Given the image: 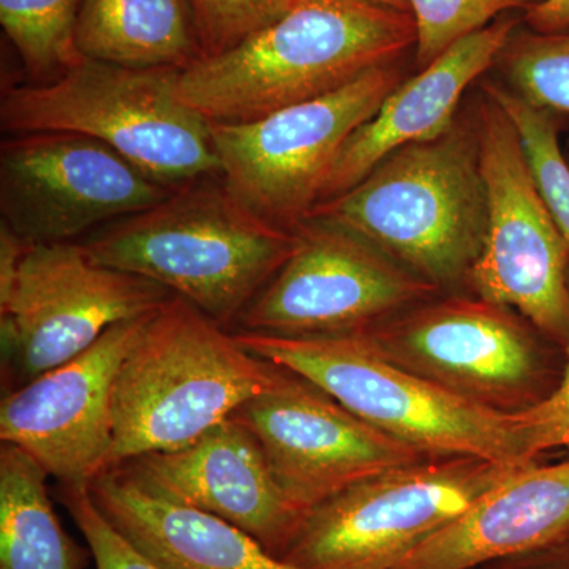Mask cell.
<instances>
[{
	"instance_id": "cell-3",
	"label": "cell",
	"mask_w": 569,
	"mask_h": 569,
	"mask_svg": "<svg viewBox=\"0 0 569 569\" xmlns=\"http://www.w3.org/2000/svg\"><path fill=\"white\" fill-rule=\"evenodd\" d=\"M78 242L97 263L162 284L233 331L293 252L296 231L254 216L222 176H208Z\"/></svg>"
},
{
	"instance_id": "cell-7",
	"label": "cell",
	"mask_w": 569,
	"mask_h": 569,
	"mask_svg": "<svg viewBox=\"0 0 569 569\" xmlns=\"http://www.w3.org/2000/svg\"><path fill=\"white\" fill-rule=\"evenodd\" d=\"M385 358L497 413L539 406L563 378L567 350L509 307L441 293L361 332Z\"/></svg>"
},
{
	"instance_id": "cell-10",
	"label": "cell",
	"mask_w": 569,
	"mask_h": 569,
	"mask_svg": "<svg viewBox=\"0 0 569 569\" xmlns=\"http://www.w3.org/2000/svg\"><path fill=\"white\" fill-rule=\"evenodd\" d=\"M477 114L488 233L468 293L516 310L567 350L568 242L539 190L518 127L482 88Z\"/></svg>"
},
{
	"instance_id": "cell-17",
	"label": "cell",
	"mask_w": 569,
	"mask_h": 569,
	"mask_svg": "<svg viewBox=\"0 0 569 569\" xmlns=\"http://www.w3.org/2000/svg\"><path fill=\"white\" fill-rule=\"evenodd\" d=\"M520 22L522 14H503L397 86L373 118L348 138L326 179L320 203L353 189L389 153L448 130L468 88L492 70Z\"/></svg>"
},
{
	"instance_id": "cell-32",
	"label": "cell",
	"mask_w": 569,
	"mask_h": 569,
	"mask_svg": "<svg viewBox=\"0 0 569 569\" xmlns=\"http://www.w3.org/2000/svg\"><path fill=\"white\" fill-rule=\"evenodd\" d=\"M565 153H567V159H568V162H569V141H568V144H567V151H565Z\"/></svg>"
},
{
	"instance_id": "cell-13",
	"label": "cell",
	"mask_w": 569,
	"mask_h": 569,
	"mask_svg": "<svg viewBox=\"0 0 569 569\" xmlns=\"http://www.w3.org/2000/svg\"><path fill=\"white\" fill-rule=\"evenodd\" d=\"M170 193L84 134H9L0 144V222L31 246L78 242Z\"/></svg>"
},
{
	"instance_id": "cell-12",
	"label": "cell",
	"mask_w": 569,
	"mask_h": 569,
	"mask_svg": "<svg viewBox=\"0 0 569 569\" xmlns=\"http://www.w3.org/2000/svg\"><path fill=\"white\" fill-rule=\"evenodd\" d=\"M296 246L233 331L337 337L369 331L441 295L365 239L317 219L296 228Z\"/></svg>"
},
{
	"instance_id": "cell-11",
	"label": "cell",
	"mask_w": 569,
	"mask_h": 569,
	"mask_svg": "<svg viewBox=\"0 0 569 569\" xmlns=\"http://www.w3.org/2000/svg\"><path fill=\"white\" fill-rule=\"evenodd\" d=\"M170 291L97 263L81 242L28 246L0 288L2 378L7 392L88 350L112 328L152 312Z\"/></svg>"
},
{
	"instance_id": "cell-4",
	"label": "cell",
	"mask_w": 569,
	"mask_h": 569,
	"mask_svg": "<svg viewBox=\"0 0 569 569\" xmlns=\"http://www.w3.org/2000/svg\"><path fill=\"white\" fill-rule=\"evenodd\" d=\"M287 373L181 296H170L153 310L116 377L108 470L149 452L189 447Z\"/></svg>"
},
{
	"instance_id": "cell-6",
	"label": "cell",
	"mask_w": 569,
	"mask_h": 569,
	"mask_svg": "<svg viewBox=\"0 0 569 569\" xmlns=\"http://www.w3.org/2000/svg\"><path fill=\"white\" fill-rule=\"evenodd\" d=\"M250 353L291 370L356 417L430 456L526 466L515 415L473 406L408 372L365 335L277 337L233 331Z\"/></svg>"
},
{
	"instance_id": "cell-26",
	"label": "cell",
	"mask_w": 569,
	"mask_h": 569,
	"mask_svg": "<svg viewBox=\"0 0 569 569\" xmlns=\"http://www.w3.org/2000/svg\"><path fill=\"white\" fill-rule=\"evenodd\" d=\"M296 0H192L204 58L238 47L282 18Z\"/></svg>"
},
{
	"instance_id": "cell-27",
	"label": "cell",
	"mask_w": 569,
	"mask_h": 569,
	"mask_svg": "<svg viewBox=\"0 0 569 569\" xmlns=\"http://www.w3.org/2000/svg\"><path fill=\"white\" fill-rule=\"evenodd\" d=\"M59 498L88 542L97 569H163L108 522L93 503L89 486L61 485Z\"/></svg>"
},
{
	"instance_id": "cell-20",
	"label": "cell",
	"mask_w": 569,
	"mask_h": 569,
	"mask_svg": "<svg viewBox=\"0 0 569 569\" xmlns=\"http://www.w3.org/2000/svg\"><path fill=\"white\" fill-rule=\"evenodd\" d=\"M77 47L132 69L183 70L204 58L192 0H82Z\"/></svg>"
},
{
	"instance_id": "cell-9",
	"label": "cell",
	"mask_w": 569,
	"mask_h": 569,
	"mask_svg": "<svg viewBox=\"0 0 569 569\" xmlns=\"http://www.w3.org/2000/svg\"><path fill=\"white\" fill-rule=\"evenodd\" d=\"M403 61L388 63L309 102L241 123H211L228 190L274 227L295 231L320 203L343 146L406 81Z\"/></svg>"
},
{
	"instance_id": "cell-5",
	"label": "cell",
	"mask_w": 569,
	"mask_h": 569,
	"mask_svg": "<svg viewBox=\"0 0 569 569\" xmlns=\"http://www.w3.org/2000/svg\"><path fill=\"white\" fill-rule=\"evenodd\" d=\"M179 71L82 58L56 80L6 89L0 126L9 134H84L164 189H179L220 176L209 122L176 93Z\"/></svg>"
},
{
	"instance_id": "cell-18",
	"label": "cell",
	"mask_w": 569,
	"mask_h": 569,
	"mask_svg": "<svg viewBox=\"0 0 569 569\" xmlns=\"http://www.w3.org/2000/svg\"><path fill=\"white\" fill-rule=\"evenodd\" d=\"M569 535V459L530 462L482 493L392 569H479Z\"/></svg>"
},
{
	"instance_id": "cell-24",
	"label": "cell",
	"mask_w": 569,
	"mask_h": 569,
	"mask_svg": "<svg viewBox=\"0 0 569 569\" xmlns=\"http://www.w3.org/2000/svg\"><path fill=\"white\" fill-rule=\"evenodd\" d=\"M481 88L503 107L518 127L539 190L569 246V162L560 142L569 116L535 107L509 92L493 78L482 80Z\"/></svg>"
},
{
	"instance_id": "cell-22",
	"label": "cell",
	"mask_w": 569,
	"mask_h": 569,
	"mask_svg": "<svg viewBox=\"0 0 569 569\" xmlns=\"http://www.w3.org/2000/svg\"><path fill=\"white\" fill-rule=\"evenodd\" d=\"M82 0H0V24L32 82L61 77L81 61L77 47Z\"/></svg>"
},
{
	"instance_id": "cell-19",
	"label": "cell",
	"mask_w": 569,
	"mask_h": 569,
	"mask_svg": "<svg viewBox=\"0 0 569 569\" xmlns=\"http://www.w3.org/2000/svg\"><path fill=\"white\" fill-rule=\"evenodd\" d=\"M89 490L108 522L163 569H301L233 523L162 496L126 466L104 471Z\"/></svg>"
},
{
	"instance_id": "cell-30",
	"label": "cell",
	"mask_w": 569,
	"mask_h": 569,
	"mask_svg": "<svg viewBox=\"0 0 569 569\" xmlns=\"http://www.w3.org/2000/svg\"><path fill=\"white\" fill-rule=\"evenodd\" d=\"M522 22L535 32L553 33L569 29V0H545L522 14Z\"/></svg>"
},
{
	"instance_id": "cell-15",
	"label": "cell",
	"mask_w": 569,
	"mask_h": 569,
	"mask_svg": "<svg viewBox=\"0 0 569 569\" xmlns=\"http://www.w3.org/2000/svg\"><path fill=\"white\" fill-rule=\"evenodd\" d=\"M152 313L112 326L88 350L6 392L2 443L28 452L63 486H89L104 473L114 437L116 377Z\"/></svg>"
},
{
	"instance_id": "cell-28",
	"label": "cell",
	"mask_w": 569,
	"mask_h": 569,
	"mask_svg": "<svg viewBox=\"0 0 569 569\" xmlns=\"http://www.w3.org/2000/svg\"><path fill=\"white\" fill-rule=\"evenodd\" d=\"M515 419L526 462H537L550 451H569V346L559 387L545 402L515 415Z\"/></svg>"
},
{
	"instance_id": "cell-23",
	"label": "cell",
	"mask_w": 569,
	"mask_h": 569,
	"mask_svg": "<svg viewBox=\"0 0 569 569\" xmlns=\"http://www.w3.org/2000/svg\"><path fill=\"white\" fill-rule=\"evenodd\" d=\"M492 70L493 80L526 102L569 116V29L541 33L520 22Z\"/></svg>"
},
{
	"instance_id": "cell-21",
	"label": "cell",
	"mask_w": 569,
	"mask_h": 569,
	"mask_svg": "<svg viewBox=\"0 0 569 569\" xmlns=\"http://www.w3.org/2000/svg\"><path fill=\"white\" fill-rule=\"evenodd\" d=\"M43 470L21 448L0 447V569H86L92 552L63 529Z\"/></svg>"
},
{
	"instance_id": "cell-1",
	"label": "cell",
	"mask_w": 569,
	"mask_h": 569,
	"mask_svg": "<svg viewBox=\"0 0 569 569\" xmlns=\"http://www.w3.org/2000/svg\"><path fill=\"white\" fill-rule=\"evenodd\" d=\"M417 40L410 11L372 0H296L238 47L179 71L176 93L208 122H250L406 61Z\"/></svg>"
},
{
	"instance_id": "cell-31",
	"label": "cell",
	"mask_w": 569,
	"mask_h": 569,
	"mask_svg": "<svg viewBox=\"0 0 569 569\" xmlns=\"http://www.w3.org/2000/svg\"><path fill=\"white\" fill-rule=\"evenodd\" d=\"M372 2L381 3V6L391 7V9L400 11H410V3H408V0H372Z\"/></svg>"
},
{
	"instance_id": "cell-2",
	"label": "cell",
	"mask_w": 569,
	"mask_h": 569,
	"mask_svg": "<svg viewBox=\"0 0 569 569\" xmlns=\"http://www.w3.org/2000/svg\"><path fill=\"white\" fill-rule=\"evenodd\" d=\"M307 219L365 239L440 293H463L488 233L477 100L443 133L389 153Z\"/></svg>"
},
{
	"instance_id": "cell-8",
	"label": "cell",
	"mask_w": 569,
	"mask_h": 569,
	"mask_svg": "<svg viewBox=\"0 0 569 569\" xmlns=\"http://www.w3.org/2000/svg\"><path fill=\"white\" fill-rule=\"evenodd\" d=\"M519 467L429 456L385 471L310 509L280 559L301 569H392Z\"/></svg>"
},
{
	"instance_id": "cell-29",
	"label": "cell",
	"mask_w": 569,
	"mask_h": 569,
	"mask_svg": "<svg viewBox=\"0 0 569 569\" xmlns=\"http://www.w3.org/2000/svg\"><path fill=\"white\" fill-rule=\"evenodd\" d=\"M479 569H569V535L542 548L492 561Z\"/></svg>"
},
{
	"instance_id": "cell-16",
	"label": "cell",
	"mask_w": 569,
	"mask_h": 569,
	"mask_svg": "<svg viewBox=\"0 0 569 569\" xmlns=\"http://www.w3.org/2000/svg\"><path fill=\"white\" fill-rule=\"evenodd\" d=\"M162 496L217 516L280 559L306 512L277 485L257 438L228 418L189 447L122 463Z\"/></svg>"
},
{
	"instance_id": "cell-14",
	"label": "cell",
	"mask_w": 569,
	"mask_h": 569,
	"mask_svg": "<svg viewBox=\"0 0 569 569\" xmlns=\"http://www.w3.org/2000/svg\"><path fill=\"white\" fill-rule=\"evenodd\" d=\"M231 418L253 433L277 485L306 515L366 479L430 456L356 417L291 370Z\"/></svg>"
},
{
	"instance_id": "cell-25",
	"label": "cell",
	"mask_w": 569,
	"mask_h": 569,
	"mask_svg": "<svg viewBox=\"0 0 569 569\" xmlns=\"http://www.w3.org/2000/svg\"><path fill=\"white\" fill-rule=\"evenodd\" d=\"M545 0H408L417 22L413 61L418 70L490 22L515 11H529Z\"/></svg>"
}]
</instances>
